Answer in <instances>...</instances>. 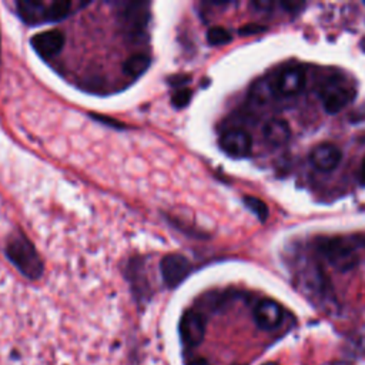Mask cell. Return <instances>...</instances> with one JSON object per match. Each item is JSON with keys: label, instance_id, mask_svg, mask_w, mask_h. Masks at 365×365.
<instances>
[{"label": "cell", "instance_id": "obj_1", "mask_svg": "<svg viewBox=\"0 0 365 365\" xmlns=\"http://www.w3.org/2000/svg\"><path fill=\"white\" fill-rule=\"evenodd\" d=\"M7 259L29 279H38L43 275L44 264L33 242L21 232L13 235L6 244Z\"/></svg>", "mask_w": 365, "mask_h": 365}, {"label": "cell", "instance_id": "obj_2", "mask_svg": "<svg viewBox=\"0 0 365 365\" xmlns=\"http://www.w3.org/2000/svg\"><path fill=\"white\" fill-rule=\"evenodd\" d=\"M319 251L338 271L352 269L359 262L358 251L354 244L345 238H325L319 241Z\"/></svg>", "mask_w": 365, "mask_h": 365}, {"label": "cell", "instance_id": "obj_3", "mask_svg": "<svg viewBox=\"0 0 365 365\" xmlns=\"http://www.w3.org/2000/svg\"><path fill=\"white\" fill-rule=\"evenodd\" d=\"M148 19L150 11L147 3H125L120 11L121 30L130 40L141 38L145 34Z\"/></svg>", "mask_w": 365, "mask_h": 365}, {"label": "cell", "instance_id": "obj_4", "mask_svg": "<svg viewBox=\"0 0 365 365\" xmlns=\"http://www.w3.org/2000/svg\"><path fill=\"white\" fill-rule=\"evenodd\" d=\"M355 96H356V91L351 86L342 83L341 80L327 81L319 91L324 110L328 114L339 113L355 98Z\"/></svg>", "mask_w": 365, "mask_h": 365}, {"label": "cell", "instance_id": "obj_5", "mask_svg": "<svg viewBox=\"0 0 365 365\" xmlns=\"http://www.w3.org/2000/svg\"><path fill=\"white\" fill-rule=\"evenodd\" d=\"M178 332L181 342L188 346L194 348L200 345L205 336V318L197 309L185 311L178 324Z\"/></svg>", "mask_w": 365, "mask_h": 365}, {"label": "cell", "instance_id": "obj_6", "mask_svg": "<svg viewBox=\"0 0 365 365\" xmlns=\"http://www.w3.org/2000/svg\"><path fill=\"white\" fill-rule=\"evenodd\" d=\"M160 272L168 288L178 287L191 272V262L182 254H167L160 262Z\"/></svg>", "mask_w": 365, "mask_h": 365}, {"label": "cell", "instance_id": "obj_7", "mask_svg": "<svg viewBox=\"0 0 365 365\" xmlns=\"http://www.w3.org/2000/svg\"><path fill=\"white\" fill-rule=\"evenodd\" d=\"M64 43H66V36L63 31L57 29L37 33L30 38V44L33 50L43 58L56 57L63 50Z\"/></svg>", "mask_w": 365, "mask_h": 365}, {"label": "cell", "instance_id": "obj_8", "mask_svg": "<svg viewBox=\"0 0 365 365\" xmlns=\"http://www.w3.org/2000/svg\"><path fill=\"white\" fill-rule=\"evenodd\" d=\"M220 147L231 157H245L251 153L252 138L242 128H231L220 137Z\"/></svg>", "mask_w": 365, "mask_h": 365}, {"label": "cell", "instance_id": "obj_9", "mask_svg": "<svg viewBox=\"0 0 365 365\" xmlns=\"http://www.w3.org/2000/svg\"><path fill=\"white\" fill-rule=\"evenodd\" d=\"M284 312L281 305L274 299H261L254 308V319L261 329L271 331L282 321Z\"/></svg>", "mask_w": 365, "mask_h": 365}, {"label": "cell", "instance_id": "obj_10", "mask_svg": "<svg viewBox=\"0 0 365 365\" xmlns=\"http://www.w3.org/2000/svg\"><path fill=\"white\" fill-rule=\"evenodd\" d=\"M309 158H311L312 165L317 170L332 171L341 163L342 153L336 145H334L331 143H322L311 151Z\"/></svg>", "mask_w": 365, "mask_h": 365}, {"label": "cell", "instance_id": "obj_11", "mask_svg": "<svg viewBox=\"0 0 365 365\" xmlns=\"http://www.w3.org/2000/svg\"><path fill=\"white\" fill-rule=\"evenodd\" d=\"M305 86V73L301 67H291L284 70L275 83V90L281 96H295Z\"/></svg>", "mask_w": 365, "mask_h": 365}, {"label": "cell", "instance_id": "obj_12", "mask_svg": "<svg viewBox=\"0 0 365 365\" xmlns=\"http://www.w3.org/2000/svg\"><path fill=\"white\" fill-rule=\"evenodd\" d=\"M47 1L41 0H20L17 1V14L29 26L46 23Z\"/></svg>", "mask_w": 365, "mask_h": 365}, {"label": "cell", "instance_id": "obj_13", "mask_svg": "<svg viewBox=\"0 0 365 365\" xmlns=\"http://www.w3.org/2000/svg\"><path fill=\"white\" fill-rule=\"evenodd\" d=\"M262 135L269 145L281 147L289 141L291 127L282 118H271L265 123L262 128Z\"/></svg>", "mask_w": 365, "mask_h": 365}, {"label": "cell", "instance_id": "obj_14", "mask_svg": "<svg viewBox=\"0 0 365 365\" xmlns=\"http://www.w3.org/2000/svg\"><path fill=\"white\" fill-rule=\"evenodd\" d=\"M144 274L145 272H144L143 264L140 261H134V259L130 261L127 275H128V279L131 282L133 292L140 299H144L148 295V282H147Z\"/></svg>", "mask_w": 365, "mask_h": 365}, {"label": "cell", "instance_id": "obj_15", "mask_svg": "<svg viewBox=\"0 0 365 365\" xmlns=\"http://www.w3.org/2000/svg\"><path fill=\"white\" fill-rule=\"evenodd\" d=\"M151 64V58L147 54L135 53L130 56L123 64V73L130 78H138L143 76Z\"/></svg>", "mask_w": 365, "mask_h": 365}, {"label": "cell", "instance_id": "obj_16", "mask_svg": "<svg viewBox=\"0 0 365 365\" xmlns=\"http://www.w3.org/2000/svg\"><path fill=\"white\" fill-rule=\"evenodd\" d=\"M73 9V3L68 0L48 1L46 7V23H54L66 19Z\"/></svg>", "mask_w": 365, "mask_h": 365}, {"label": "cell", "instance_id": "obj_17", "mask_svg": "<svg viewBox=\"0 0 365 365\" xmlns=\"http://www.w3.org/2000/svg\"><path fill=\"white\" fill-rule=\"evenodd\" d=\"M242 202L254 215H257V218L259 221H265L267 220V217H268V207H267V204L261 198L254 197V195H245L242 198Z\"/></svg>", "mask_w": 365, "mask_h": 365}, {"label": "cell", "instance_id": "obj_18", "mask_svg": "<svg viewBox=\"0 0 365 365\" xmlns=\"http://www.w3.org/2000/svg\"><path fill=\"white\" fill-rule=\"evenodd\" d=\"M231 40H232L231 33L227 29H224V27L215 26V27H211L207 31V41L211 46H222V44L230 43Z\"/></svg>", "mask_w": 365, "mask_h": 365}, {"label": "cell", "instance_id": "obj_19", "mask_svg": "<svg viewBox=\"0 0 365 365\" xmlns=\"http://www.w3.org/2000/svg\"><path fill=\"white\" fill-rule=\"evenodd\" d=\"M191 97L192 91L190 88H178L171 97V104L175 108H184L185 106H188Z\"/></svg>", "mask_w": 365, "mask_h": 365}, {"label": "cell", "instance_id": "obj_20", "mask_svg": "<svg viewBox=\"0 0 365 365\" xmlns=\"http://www.w3.org/2000/svg\"><path fill=\"white\" fill-rule=\"evenodd\" d=\"M90 117H91L93 120L98 121V123H103V124L108 125V127H114V128H125V124H124V123H121V121H118V120H115V118L107 117V115H100V114H94V113H91V114H90Z\"/></svg>", "mask_w": 365, "mask_h": 365}, {"label": "cell", "instance_id": "obj_21", "mask_svg": "<svg viewBox=\"0 0 365 365\" xmlns=\"http://www.w3.org/2000/svg\"><path fill=\"white\" fill-rule=\"evenodd\" d=\"M264 30H265V27H262V26H259V24H255V23H250V24L242 26V27L238 30V33H240L241 36H251V34H257V33L264 31Z\"/></svg>", "mask_w": 365, "mask_h": 365}, {"label": "cell", "instance_id": "obj_22", "mask_svg": "<svg viewBox=\"0 0 365 365\" xmlns=\"http://www.w3.org/2000/svg\"><path fill=\"white\" fill-rule=\"evenodd\" d=\"M188 76H173V77H170L168 78V83L171 84V86H175V87H178V86H182V84H185L187 81H188Z\"/></svg>", "mask_w": 365, "mask_h": 365}, {"label": "cell", "instance_id": "obj_23", "mask_svg": "<svg viewBox=\"0 0 365 365\" xmlns=\"http://www.w3.org/2000/svg\"><path fill=\"white\" fill-rule=\"evenodd\" d=\"M188 365H211V364L204 358H195V359H191Z\"/></svg>", "mask_w": 365, "mask_h": 365}, {"label": "cell", "instance_id": "obj_24", "mask_svg": "<svg viewBox=\"0 0 365 365\" xmlns=\"http://www.w3.org/2000/svg\"><path fill=\"white\" fill-rule=\"evenodd\" d=\"M359 180H361V182L365 185V157H364V160H362L361 173H359Z\"/></svg>", "mask_w": 365, "mask_h": 365}, {"label": "cell", "instance_id": "obj_25", "mask_svg": "<svg viewBox=\"0 0 365 365\" xmlns=\"http://www.w3.org/2000/svg\"><path fill=\"white\" fill-rule=\"evenodd\" d=\"M262 365H278V364H275V362H267V364H262Z\"/></svg>", "mask_w": 365, "mask_h": 365}, {"label": "cell", "instance_id": "obj_26", "mask_svg": "<svg viewBox=\"0 0 365 365\" xmlns=\"http://www.w3.org/2000/svg\"><path fill=\"white\" fill-rule=\"evenodd\" d=\"M232 365H244V364H232Z\"/></svg>", "mask_w": 365, "mask_h": 365}]
</instances>
